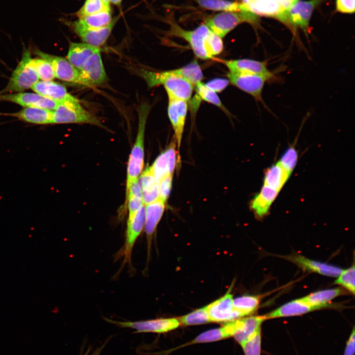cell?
I'll use <instances>...</instances> for the list:
<instances>
[{"mask_svg": "<svg viewBox=\"0 0 355 355\" xmlns=\"http://www.w3.org/2000/svg\"><path fill=\"white\" fill-rule=\"evenodd\" d=\"M169 34L184 39L195 55L202 60L213 59L223 49L222 38L203 24L193 30H186L174 22H170Z\"/></svg>", "mask_w": 355, "mask_h": 355, "instance_id": "1", "label": "cell"}, {"mask_svg": "<svg viewBox=\"0 0 355 355\" xmlns=\"http://www.w3.org/2000/svg\"><path fill=\"white\" fill-rule=\"evenodd\" d=\"M139 72L149 88L163 85L169 99L188 102L191 99L194 86L180 76L177 69L160 71L142 69Z\"/></svg>", "mask_w": 355, "mask_h": 355, "instance_id": "2", "label": "cell"}, {"mask_svg": "<svg viewBox=\"0 0 355 355\" xmlns=\"http://www.w3.org/2000/svg\"><path fill=\"white\" fill-rule=\"evenodd\" d=\"M150 109L151 106L147 103L142 104L138 108V132L128 161L126 190L133 182L139 179L142 172L144 166V133Z\"/></svg>", "mask_w": 355, "mask_h": 355, "instance_id": "3", "label": "cell"}, {"mask_svg": "<svg viewBox=\"0 0 355 355\" xmlns=\"http://www.w3.org/2000/svg\"><path fill=\"white\" fill-rule=\"evenodd\" d=\"M277 71H269L263 73H239L229 71L228 80L232 85L252 96L267 108L262 94L266 83L277 80Z\"/></svg>", "mask_w": 355, "mask_h": 355, "instance_id": "4", "label": "cell"}, {"mask_svg": "<svg viewBox=\"0 0 355 355\" xmlns=\"http://www.w3.org/2000/svg\"><path fill=\"white\" fill-rule=\"evenodd\" d=\"M244 22L256 26L258 24V17L247 9L238 12H222L208 19L205 25L222 38Z\"/></svg>", "mask_w": 355, "mask_h": 355, "instance_id": "5", "label": "cell"}, {"mask_svg": "<svg viewBox=\"0 0 355 355\" xmlns=\"http://www.w3.org/2000/svg\"><path fill=\"white\" fill-rule=\"evenodd\" d=\"M52 123H86L103 126L96 116L82 106L75 97L58 103L57 107L53 111Z\"/></svg>", "mask_w": 355, "mask_h": 355, "instance_id": "6", "label": "cell"}, {"mask_svg": "<svg viewBox=\"0 0 355 355\" xmlns=\"http://www.w3.org/2000/svg\"><path fill=\"white\" fill-rule=\"evenodd\" d=\"M31 54L28 50L23 52L20 62L13 71L5 87L0 94L21 92L39 81L38 77L31 64Z\"/></svg>", "mask_w": 355, "mask_h": 355, "instance_id": "7", "label": "cell"}, {"mask_svg": "<svg viewBox=\"0 0 355 355\" xmlns=\"http://www.w3.org/2000/svg\"><path fill=\"white\" fill-rule=\"evenodd\" d=\"M322 0H298L284 12L278 20L293 31H295L297 28H300L307 33L312 13Z\"/></svg>", "mask_w": 355, "mask_h": 355, "instance_id": "8", "label": "cell"}, {"mask_svg": "<svg viewBox=\"0 0 355 355\" xmlns=\"http://www.w3.org/2000/svg\"><path fill=\"white\" fill-rule=\"evenodd\" d=\"M144 223L145 208L143 205L133 215L128 216L125 242L116 255L117 259L123 257V266L126 263L131 264L132 250L137 239L144 229Z\"/></svg>", "mask_w": 355, "mask_h": 355, "instance_id": "9", "label": "cell"}, {"mask_svg": "<svg viewBox=\"0 0 355 355\" xmlns=\"http://www.w3.org/2000/svg\"><path fill=\"white\" fill-rule=\"evenodd\" d=\"M107 322L122 328L135 330L134 333H164L174 330L180 325L178 318H160L140 321H121L104 317Z\"/></svg>", "mask_w": 355, "mask_h": 355, "instance_id": "10", "label": "cell"}, {"mask_svg": "<svg viewBox=\"0 0 355 355\" xmlns=\"http://www.w3.org/2000/svg\"><path fill=\"white\" fill-rule=\"evenodd\" d=\"M119 19V15L115 17L108 25L98 29L87 28L81 25L78 20L73 22L63 21L71 28L84 43L99 48L106 42Z\"/></svg>", "mask_w": 355, "mask_h": 355, "instance_id": "11", "label": "cell"}, {"mask_svg": "<svg viewBox=\"0 0 355 355\" xmlns=\"http://www.w3.org/2000/svg\"><path fill=\"white\" fill-rule=\"evenodd\" d=\"M230 289L222 297L207 306L211 322H229L245 317L233 305V295Z\"/></svg>", "mask_w": 355, "mask_h": 355, "instance_id": "12", "label": "cell"}, {"mask_svg": "<svg viewBox=\"0 0 355 355\" xmlns=\"http://www.w3.org/2000/svg\"><path fill=\"white\" fill-rule=\"evenodd\" d=\"M177 147V141L174 137L166 149L160 153L150 166L153 175L158 181L167 175H174L176 168L180 163V157Z\"/></svg>", "mask_w": 355, "mask_h": 355, "instance_id": "13", "label": "cell"}, {"mask_svg": "<svg viewBox=\"0 0 355 355\" xmlns=\"http://www.w3.org/2000/svg\"><path fill=\"white\" fill-rule=\"evenodd\" d=\"M264 320L263 315L249 316L227 322L225 324L231 336L241 345L261 329Z\"/></svg>", "mask_w": 355, "mask_h": 355, "instance_id": "14", "label": "cell"}, {"mask_svg": "<svg viewBox=\"0 0 355 355\" xmlns=\"http://www.w3.org/2000/svg\"><path fill=\"white\" fill-rule=\"evenodd\" d=\"M35 53L51 63L55 77L64 81L83 85L78 70L67 59L44 53L39 50H36Z\"/></svg>", "mask_w": 355, "mask_h": 355, "instance_id": "15", "label": "cell"}, {"mask_svg": "<svg viewBox=\"0 0 355 355\" xmlns=\"http://www.w3.org/2000/svg\"><path fill=\"white\" fill-rule=\"evenodd\" d=\"M78 71L84 85L93 86L105 82L106 74L100 49L92 54Z\"/></svg>", "mask_w": 355, "mask_h": 355, "instance_id": "16", "label": "cell"}, {"mask_svg": "<svg viewBox=\"0 0 355 355\" xmlns=\"http://www.w3.org/2000/svg\"><path fill=\"white\" fill-rule=\"evenodd\" d=\"M0 101L16 103L24 107H37L53 111L58 103L36 93L18 92L0 94Z\"/></svg>", "mask_w": 355, "mask_h": 355, "instance_id": "17", "label": "cell"}, {"mask_svg": "<svg viewBox=\"0 0 355 355\" xmlns=\"http://www.w3.org/2000/svg\"><path fill=\"white\" fill-rule=\"evenodd\" d=\"M187 109V102L169 99L168 115L174 131L178 150L181 144Z\"/></svg>", "mask_w": 355, "mask_h": 355, "instance_id": "18", "label": "cell"}, {"mask_svg": "<svg viewBox=\"0 0 355 355\" xmlns=\"http://www.w3.org/2000/svg\"><path fill=\"white\" fill-rule=\"evenodd\" d=\"M304 270L315 272L322 275L337 277L343 269L326 263L310 259L299 254H294L284 257Z\"/></svg>", "mask_w": 355, "mask_h": 355, "instance_id": "19", "label": "cell"}, {"mask_svg": "<svg viewBox=\"0 0 355 355\" xmlns=\"http://www.w3.org/2000/svg\"><path fill=\"white\" fill-rule=\"evenodd\" d=\"M165 203L160 199L144 205L145 223L144 229L146 234L148 252H149L152 238L163 214Z\"/></svg>", "mask_w": 355, "mask_h": 355, "instance_id": "20", "label": "cell"}, {"mask_svg": "<svg viewBox=\"0 0 355 355\" xmlns=\"http://www.w3.org/2000/svg\"><path fill=\"white\" fill-rule=\"evenodd\" d=\"M229 71L239 73H263L270 71L268 69V60L258 61L250 59L220 60Z\"/></svg>", "mask_w": 355, "mask_h": 355, "instance_id": "21", "label": "cell"}, {"mask_svg": "<svg viewBox=\"0 0 355 355\" xmlns=\"http://www.w3.org/2000/svg\"><path fill=\"white\" fill-rule=\"evenodd\" d=\"M31 89L35 93L58 103L74 98L64 85L52 80L38 81Z\"/></svg>", "mask_w": 355, "mask_h": 355, "instance_id": "22", "label": "cell"}, {"mask_svg": "<svg viewBox=\"0 0 355 355\" xmlns=\"http://www.w3.org/2000/svg\"><path fill=\"white\" fill-rule=\"evenodd\" d=\"M320 309L311 305L301 298L288 302L278 308L263 315L265 320L281 317L299 316L310 312Z\"/></svg>", "mask_w": 355, "mask_h": 355, "instance_id": "23", "label": "cell"}, {"mask_svg": "<svg viewBox=\"0 0 355 355\" xmlns=\"http://www.w3.org/2000/svg\"><path fill=\"white\" fill-rule=\"evenodd\" d=\"M243 5L256 16L271 17L278 20L286 10L277 0H249Z\"/></svg>", "mask_w": 355, "mask_h": 355, "instance_id": "24", "label": "cell"}, {"mask_svg": "<svg viewBox=\"0 0 355 355\" xmlns=\"http://www.w3.org/2000/svg\"><path fill=\"white\" fill-rule=\"evenodd\" d=\"M195 94L193 99H191L190 108L192 113L195 114L202 100L214 105L218 107L224 112L229 114V112L222 103L220 98L215 91L207 87L202 82L198 83L195 87Z\"/></svg>", "mask_w": 355, "mask_h": 355, "instance_id": "25", "label": "cell"}, {"mask_svg": "<svg viewBox=\"0 0 355 355\" xmlns=\"http://www.w3.org/2000/svg\"><path fill=\"white\" fill-rule=\"evenodd\" d=\"M279 193V191L263 184L250 204V208L257 218H261L268 213Z\"/></svg>", "mask_w": 355, "mask_h": 355, "instance_id": "26", "label": "cell"}, {"mask_svg": "<svg viewBox=\"0 0 355 355\" xmlns=\"http://www.w3.org/2000/svg\"><path fill=\"white\" fill-rule=\"evenodd\" d=\"M139 182L144 205L159 198V181L155 177L150 166L142 172L139 178Z\"/></svg>", "mask_w": 355, "mask_h": 355, "instance_id": "27", "label": "cell"}, {"mask_svg": "<svg viewBox=\"0 0 355 355\" xmlns=\"http://www.w3.org/2000/svg\"><path fill=\"white\" fill-rule=\"evenodd\" d=\"M8 115L25 122L45 125L52 124L53 111L37 107H25L21 110Z\"/></svg>", "mask_w": 355, "mask_h": 355, "instance_id": "28", "label": "cell"}, {"mask_svg": "<svg viewBox=\"0 0 355 355\" xmlns=\"http://www.w3.org/2000/svg\"><path fill=\"white\" fill-rule=\"evenodd\" d=\"M99 48L86 43L71 42L70 44L67 60L77 69L79 70L89 58Z\"/></svg>", "mask_w": 355, "mask_h": 355, "instance_id": "29", "label": "cell"}, {"mask_svg": "<svg viewBox=\"0 0 355 355\" xmlns=\"http://www.w3.org/2000/svg\"><path fill=\"white\" fill-rule=\"evenodd\" d=\"M290 175L277 162L266 171L264 184L280 192Z\"/></svg>", "mask_w": 355, "mask_h": 355, "instance_id": "30", "label": "cell"}, {"mask_svg": "<svg viewBox=\"0 0 355 355\" xmlns=\"http://www.w3.org/2000/svg\"><path fill=\"white\" fill-rule=\"evenodd\" d=\"M344 293V290L339 287L329 288L312 293L301 299L311 305L322 309L327 307L332 299Z\"/></svg>", "mask_w": 355, "mask_h": 355, "instance_id": "31", "label": "cell"}, {"mask_svg": "<svg viewBox=\"0 0 355 355\" xmlns=\"http://www.w3.org/2000/svg\"><path fill=\"white\" fill-rule=\"evenodd\" d=\"M202 8L221 12H238L246 9L241 3L229 0H195Z\"/></svg>", "mask_w": 355, "mask_h": 355, "instance_id": "32", "label": "cell"}, {"mask_svg": "<svg viewBox=\"0 0 355 355\" xmlns=\"http://www.w3.org/2000/svg\"><path fill=\"white\" fill-rule=\"evenodd\" d=\"M113 18L111 11H106L81 17L77 20L81 25L87 28L98 29L108 25Z\"/></svg>", "mask_w": 355, "mask_h": 355, "instance_id": "33", "label": "cell"}, {"mask_svg": "<svg viewBox=\"0 0 355 355\" xmlns=\"http://www.w3.org/2000/svg\"><path fill=\"white\" fill-rule=\"evenodd\" d=\"M260 298L257 296L243 295L233 300L234 308L245 316L253 313L258 308Z\"/></svg>", "mask_w": 355, "mask_h": 355, "instance_id": "34", "label": "cell"}, {"mask_svg": "<svg viewBox=\"0 0 355 355\" xmlns=\"http://www.w3.org/2000/svg\"><path fill=\"white\" fill-rule=\"evenodd\" d=\"M228 337H230V336L223 325L219 328L212 329L203 332L195 338L193 340L181 346L180 347H183L184 346L194 344L215 342L224 339Z\"/></svg>", "mask_w": 355, "mask_h": 355, "instance_id": "35", "label": "cell"}, {"mask_svg": "<svg viewBox=\"0 0 355 355\" xmlns=\"http://www.w3.org/2000/svg\"><path fill=\"white\" fill-rule=\"evenodd\" d=\"M106 11H111L109 2L104 0H85L75 14L79 18Z\"/></svg>", "mask_w": 355, "mask_h": 355, "instance_id": "36", "label": "cell"}, {"mask_svg": "<svg viewBox=\"0 0 355 355\" xmlns=\"http://www.w3.org/2000/svg\"><path fill=\"white\" fill-rule=\"evenodd\" d=\"M178 319L180 324L183 325H199L211 322L207 306L179 317Z\"/></svg>", "mask_w": 355, "mask_h": 355, "instance_id": "37", "label": "cell"}, {"mask_svg": "<svg viewBox=\"0 0 355 355\" xmlns=\"http://www.w3.org/2000/svg\"><path fill=\"white\" fill-rule=\"evenodd\" d=\"M31 64L41 80H52L55 77L52 66L48 61L41 58H31Z\"/></svg>", "mask_w": 355, "mask_h": 355, "instance_id": "38", "label": "cell"}, {"mask_svg": "<svg viewBox=\"0 0 355 355\" xmlns=\"http://www.w3.org/2000/svg\"><path fill=\"white\" fill-rule=\"evenodd\" d=\"M261 329L241 345L245 355H260L261 344Z\"/></svg>", "mask_w": 355, "mask_h": 355, "instance_id": "39", "label": "cell"}, {"mask_svg": "<svg viewBox=\"0 0 355 355\" xmlns=\"http://www.w3.org/2000/svg\"><path fill=\"white\" fill-rule=\"evenodd\" d=\"M355 265L343 270L337 277L335 284L342 285L353 294H355Z\"/></svg>", "mask_w": 355, "mask_h": 355, "instance_id": "40", "label": "cell"}, {"mask_svg": "<svg viewBox=\"0 0 355 355\" xmlns=\"http://www.w3.org/2000/svg\"><path fill=\"white\" fill-rule=\"evenodd\" d=\"M298 154L294 147L287 149L278 162L280 165L290 174L296 165Z\"/></svg>", "mask_w": 355, "mask_h": 355, "instance_id": "41", "label": "cell"}, {"mask_svg": "<svg viewBox=\"0 0 355 355\" xmlns=\"http://www.w3.org/2000/svg\"><path fill=\"white\" fill-rule=\"evenodd\" d=\"M173 174L167 175L159 181V199L166 203L172 186Z\"/></svg>", "mask_w": 355, "mask_h": 355, "instance_id": "42", "label": "cell"}, {"mask_svg": "<svg viewBox=\"0 0 355 355\" xmlns=\"http://www.w3.org/2000/svg\"><path fill=\"white\" fill-rule=\"evenodd\" d=\"M336 10L343 13H353L355 9V0H336Z\"/></svg>", "mask_w": 355, "mask_h": 355, "instance_id": "43", "label": "cell"}, {"mask_svg": "<svg viewBox=\"0 0 355 355\" xmlns=\"http://www.w3.org/2000/svg\"><path fill=\"white\" fill-rule=\"evenodd\" d=\"M229 83L228 79L218 78L212 79L205 84L216 93H220L228 86Z\"/></svg>", "mask_w": 355, "mask_h": 355, "instance_id": "44", "label": "cell"}, {"mask_svg": "<svg viewBox=\"0 0 355 355\" xmlns=\"http://www.w3.org/2000/svg\"><path fill=\"white\" fill-rule=\"evenodd\" d=\"M355 328L353 329L350 336L347 342L344 355H354L355 353Z\"/></svg>", "mask_w": 355, "mask_h": 355, "instance_id": "45", "label": "cell"}, {"mask_svg": "<svg viewBox=\"0 0 355 355\" xmlns=\"http://www.w3.org/2000/svg\"><path fill=\"white\" fill-rule=\"evenodd\" d=\"M285 9H287L295 2L293 0H277Z\"/></svg>", "mask_w": 355, "mask_h": 355, "instance_id": "46", "label": "cell"}, {"mask_svg": "<svg viewBox=\"0 0 355 355\" xmlns=\"http://www.w3.org/2000/svg\"><path fill=\"white\" fill-rule=\"evenodd\" d=\"M108 1L115 5L120 7L121 5L122 0H108Z\"/></svg>", "mask_w": 355, "mask_h": 355, "instance_id": "47", "label": "cell"}, {"mask_svg": "<svg viewBox=\"0 0 355 355\" xmlns=\"http://www.w3.org/2000/svg\"><path fill=\"white\" fill-rule=\"evenodd\" d=\"M249 0H242L241 3L243 4L247 3Z\"/></svg>", "mask_w": 355, "mask_h": 355, "instance_id": "48", "label": "cell"}, {"mask_svg": "<svg viewBox=\"0 0 355 355\" xmlns=\"http://www.w3.org/2000/svg\"><path fill=\"white\" fill-rule=\"evenodd\" d=\"M105 0V1H106V2H109L108 0Z\"/></svg>", "mask_w": 355, "mask_h": 355, "instance_id": "49", "label": "cell"}, {"mask_svg": "<svg viewBox=\"0 0 355 355\" xmlns=\"http://www.w3.org/2000/svg\"><path fill=\"white\" fill-rule=\"evenodd\" d=\"M295 2L297 1L298 0H293Z\"/></svg>", "mask_w": 355, "mask_h": 355, "instance_id": "50", "label": "cell"}]
</instances>
